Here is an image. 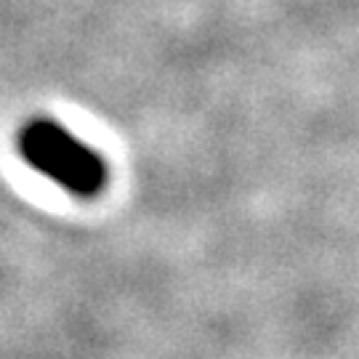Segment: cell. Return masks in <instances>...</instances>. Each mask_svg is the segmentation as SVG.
Here are the masks:
<instances>
[{
  "label": "cell",
  "mask_w": 359,
  "mask_h": 359,
  "mask_svg": "<svg viewBox=\"0 0 359 359\" xmlns=\"http://www.w3.org/2000/svg\"><path fill=\"white\" fill-rule=\"evenodd\" d=\"M16 147L32 170L75 197H99L109 184V165L104 154L53 117H32L25 123Z\"/></svg>",
  "instance_id": "obj_1"
}]
</instances>
